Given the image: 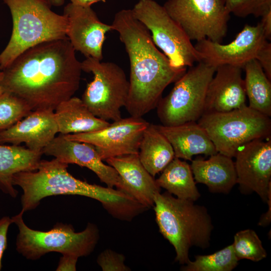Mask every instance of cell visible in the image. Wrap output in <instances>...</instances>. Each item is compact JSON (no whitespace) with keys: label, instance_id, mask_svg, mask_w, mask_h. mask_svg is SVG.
I'll return each mask as SVG.
<instances>
[{"label":"cell","instance_id":"6da1fadb","mask_svg":"<svg viewBox=\"0 0 271 271\" xmlns=\"http://www.w3.org/2000/svg\"><path fill=\"white\" fill-rule=\"evenodd\" d=\"M3 71L4 91L23 100L32 110H54L79 89L82 70L66 38L28 49Z\"/></svg>","mask_w":271,"mask_h":271},{"label":"cell","instance_id":"7a4b0ae2","mask_svg":"<svg viewBox=\"0 0 271 271\" xmlns=\"http://www.w3.org/2000/svg\"><path fill=\"white\" fill-rule=\"evenodd\" d=\"M111 26L118 33L129 59V91L125 107L131 116L142 117L157 107L165 89L186 70H178L171 65L131 9L117 12Z\"/></svg>","mask_w":271,"mask_h":271},{"label":"cell","instance_id":"3957f363","mask_svg":"<svg viewBox=\"0 0 271 271\" xmlns=\"http://www.w3.org/2000/svg\"><path fill=\"white\" fill-rule=\"evenodd\" d=\"M154 210L160 232L174 247L175 261L184 265L190 260V249L210 244L213 226L206 208L191 200L165 192L154 197Z\"/></svg>","mask_w":271,"mask_h":271},{"label":"cell","instance_id":"277c9868","mask_svg":"<svg viewBox=\"0 0 271 271\" xmlns=\"http://www.w3.org/2000/svg\"><path fill=\"white\" fill-rule=\"evenodd\" d=\"M13 20L10 40L0 54V67H8L28 49L46 41L67 38L68 22L44 0H3Z\"/></svg>","mask_w":271,"mask_h":271},{"label":"cell","instance_id":"5b68a950","mask_svg":"<svg viewBox=\"0 0 271 271\" xmlns=\"http://www.w3.org/2000/svg\"><path fill=\"white\" fill-rule=\"evenodd\" d=\"M68 164L54 158L40 161L37 169L15 174L14 186H19L23 192L21 196L22 211L35 209L45 197L57 195H77L108 204L112 191L108 187L91 184L76 179L67 170Z\"/></svg>","mask_w":271,"mask_h":271},{"label":"cell","instance_id":"8992f818","mask_svg":"<svg viewBox=\"0 0 271 271\" xmlns=\"http://www.w3.org/2000/svg\"><path fill=\"white\" fill-rule=\"evenodd\" d=\"M21 211L11 218L19 229L16 250L28 259L37 260L45 254L56 252L80 257L87 256L94 250L99 239L97 226L88 223L82 231L76 232L71 224L57 223L50 230L29 227Z\"/></svg>","mask_w":271,"mask_h":271},{"label":"cell","instance_id":"52a82bcc","mask_svg":"<svg viewBox=\"0 0 271 271\" xmlns=\"http://www.w3.org/2000/svg\"><path fill=\"white\" fill-rule=\"evenodd\" d=\"M269 117L246 105L227 112L204 113L198 123L217 153L232 158L245 144L270 138Z\"/></svg>","mask_w":271,"mask_h":271},{"label":"cell","instance_id":"ba28073f","mask_svg":"<svg viewBox=\"0 0 271 271\" xmlns=\"http://www.w3.org/2000/svg\"><path fill=\"white\" fill-rule=\"evenodd\" d=\"M81 67L82 71L93 75L82 95L85 105L104 120L121 118V108L125 107L129 91V82L124 70L115 63L92 57L81 62Z\"/></svg>","mask_w":271,"mask_h":271},{"label":"cell","instance_id":"9c48e42d","mask_svg":"<svg viewBox=\"0 0 271 271\" xmlns=\"http://www.w3.org/2000/svg\"><path fill=\"white\" fill-rule=\"evenodd\" d=\"M216 68L200 61L175 82L170 93L160 99L156 107L162 125L196 121L201 117L207 87Z\"/></svg>","mask_w":271,"mask_h":271},{"label":"cell","instance_id":"30bf717a","mask_svg":"<svg viewBox=\"0 0 271 271\" xmlns=\"http://www.w3.org/2000/svg\"><path fill=\"white\" fill-rule=\"evenodd\" d=\"M134 17L150 31L155 45L178 70H186L200 62L198 53L179 24L163 6L155 0H139L131 9Z\"/></svg>","mask_w":271,"mask_h":271},{"label":"cell","instance_id":"8fae6325","mask_svg":"<svg viewBox=\"0 0 271 271\" xmlns=\"http://www.w3.org/2000/svg\"><path fill=\"white\" fill-rule=\"evenodd\" d=\"M164 8L191 41L221 43L230 14L224 0H167Z\"/></svg>","mask_w":271,"mask_h":271},{"label":"cell","instance_id":"7c38bea8","mask_svg":"<svg viewBox=\"0 0 271 271\" xmlns=\"http://www.w3.org/2000/svg\"><path fill=\"white\" fill-rule=\"evenodd\" d=\"M150 123L142 117L120 118L93 132L64 135L69 140L92 145L103 161L125 155L138 154L140 144Z\"/></svg>","mask_w":271,"mask_h":271},{"label":"cell","instance_id":"4fadbf2b","mask_svg":"<svg viewBox=\"0 0 271 271\" xmlns=\"http://www.w3.org/2000/svg\"><path fill=\"white\" fill-rule=\"evenodd\" d=\"M266 40L260 23L256 25H245L235 39L227 44L208 39L194 45L200 61L217 67L230 65L243 68L249 61L255 59Z\"/></svg>","mask_w":271,"mask_h":271},{"label":"cell","instance_id":"5bb4252c","mask_svg":"<svg viewBox=\"0 0 271 271\" xmlns=\"http://www.w3.org/2000/svg\"><path fill=\"white\" fill-rule=\"evenodd\" d=\"M264 140H254L242 146L234 157V165L241 192H255L267 202L271 194V139Z\"/></svg>","mask_w":271,"mask_h":271},{"label":"cell","instance_id":"9a60e30c","mask_svg":"<svg viewBox=\"0 0 271 271\" xmlns=\"http://www.w3.org/2000/svg\"><path fill=\"white\" fill-rule=\"evenodd\" d=\"M68 22L67 37L75 51L85 57L103 59L102 46L111 25L102 23L91 7H81L70 3L64 8Z\"/></svg>","mask_w":271,"mask_h":271},{"label":"cell","instance_id":"2e32d148","mask_svg":"<svg viewBox=\"0 0 271 271\" xmlns=\"http://www.w3.org/2000/svg\"><path fill=\"white\" fill-rule=\"evenodd\" d=\"M42 153L66 164L86 167L107 187L116 188L125 193L124 185L117 171L103 162L95 147L89 143L69 140L60 134L44 148Z\"/></svg>","mask_w":271,"mask_h":271},{"label":"cell","instance_id":"e0dca14e","mask_svg":"<svg viewBox=\"0 0 271 271\" xmlns=\"http://www.w3.org/2000/svg\"><path fill=\"white\" fill-rule=\"evenodd\" d=\"M242 69L230 65L217 67L207 87L203 114L227 112L246 106Z\"/></svg>","mask_w":271,"mask_h":271},{"label":"cell","instance_id":"ac0fdd59","mask_svg":"<svg viewBox=\"0 0 271 271\" xmlns=\"http://www.w3.org/2000/svg\"><path fill=\"white\" fill-rule=\"evenodd\" d=\"M57 133L54 110H32L11 127L0 132V144L19 145L24 143L30 150L42 153Z\"/></svg>","mask_w":271,"mask_h":271},{"label":"cell","instance_id":"d6986e66","mask_svg":"<svg viewBox=\"0 0 271 271\" xmlns=\"http://www.w3.org/2000/svg\"><path fill=\"white\" fill-rule=\"evenodd\" d=\"M105 161L118 173L126 194L149 209L153 207L154 197L161 192V188L141 163L138 154L112 157Z\"/></svg>","mask_w":271,"mask_h":271},{"label":"cell","instance_id":"ffe728a7","mask_svg":"<svg viewBox=\"0 0 271 271\" xmlns=\"http://www.w3.org/2000/svg\"><path fill=\"white\" fill-rule=\"evenodd\" d=\"M156 126L171 144L175 157L191 161L194 155L210 156L217 153L206 131L196 121Z\"/></svg>","mask_w":271,"mask_h":271},{"label":"cell","instance_id":"44dd1931","mask_svg":"<svg viewBox=\"0 0 271 271\" xmlns=\"http://www.w3.org/2000/svg\"><path fill=\"white\" fill-rule=\"evenodd\" d=\"M191 169L196 183L206 185L212 193L228 194L237 184L234 162L231 158L219 153L208 160L191 161Z\"/></svg>","mask_w":271,"mask_h":271},{"label":"cell","instance_id":"7402d4cb","mask_svg":"<svg viewBox=\"0 0 271 271\" xmlns=\"http://www.w3.org/2000/svg\"><path fill=\"white\" fill-rule=\"evenodd\" d=\"M54 116L58 132L62 135L93 132L110 123L94 116L76 97L60 103L54 110Z\"/></svg>","mask_w":271,"mask_h":271},{"label":"cell","instance_id":"603a6c76","mask_svg":"<svg viewBox=\"0 0 271 271\" xmlns=\"http://www.w3.org/2000/svg\"><path fill=\"white\" fill-rule=\"evenodd\" d=\"M42 154L19 145L0 144V190L16 197L18 192L12 183L14 175L20 172L36 170Z\"/></svg>","mask_w":271,"mask_h":271},{"label":"cell","instance_id":"cb8c5ba5","mask_svg":"<svg viewBox=\"0 0 271 271\" xmlns=\"http://www.w3.org/2000/svg\"><path fill=\"white\" fill-rule=\"evenodd\" d=\"M138 155L143 166L153 177L162 172L175 158L170 142L156 125L151 123L144 131Z\"/></svg>","mask_w":271,"mask_h":271},{"label":"cell","instance_id":"d4e9b609","mask_svg":"<svg viewBox=\"0 0 271 271\" xmlns=\"http://www.w3.org/2000/svg\"><path fill=\"white\" fill-rule=\"evenodd\" d=\"M158 185L176 197L195 202L200 197L190 165L175 157L156 180Z\"/></svg>","mask_w":271,"mask_h":271},{"label":"cell","instance_id":"484cf974","mask_svg":"<svg viewBox=\"0 0 271 271\" xmlns=\"http://www.w3.org/2000/svg\"><path fill=\"white\" fill-rule=\"evenodd\" d=\"M246 95L249 107L270 117L271 116V83L256 59L248 62L243 68Z\"/></svg>","mask_w":271,"mask_h":271},{"label":"cell","instance_id":"4316f807","mask_svg":"<svg viewBox=\"0 0 271 271\" xmlns=\"http://www.w3.org/2000/svg\"><path fill=\"white\" fill-rule=\"evenodd\" d=\"M232 245L208 255H198L181 268L184 271H231L238 264Z\"/></svg>","mask_w":271,"mask_h":271},{"label":"cell","instance_id":"83f0119b","mask_svg":"<svg viewBox=\"0 0 271 271\" xmlns=\"http://www.w3.org/2000/svg\"><path fill=\"white\" fill-rule=\"evenodd\" d=\"M231 245L238 260L247 259L257 262L266 257L261 241L252 229H247L236 233Z\"/></svg>","mask_w":271,"mask_h":271},{"label":"cell","instance_id":"f1b7e54d","mask_svg":"<svg viewBox=\"0 0 271 271\" xmlns=\"http://www.w3.org/2000/svg\"><path fill=\"white\" fill-rule=\"evenodd\" d=\"M31 111L23 100L4 91L0 95V132L11 127Z\"/></svg>","mask_w":271,"mask_h":271},{"label":"cell","instance_id":"f546056e","mask_svg":"<svg viewBox=\"0 0 271 271\" xmlns=\"http://www.w3.org/2000/svg\"><path fill=\"white\" fill-rule=\"evenodd\" d=\"M230 14L244 18L250 15L261 17L271 10V0H224Z\"/></svg>","mask_w":271,"mask_h":271},{"label":"cell","instance_id":"4dcf8cb0","mask_svg":"<svg viewBox=\"0 0 271 271\" xmlns=\"http://www.w3.org/2000/svg\"><path fill=\"white\" fill-rule=\"evenodd\" d=\"M125 257L121 253L106 249L98 256L97 263L103 271H129L125 264Z\"/></svg>","mask_w":271,"mask_h":271},{"label":"cell","instance_id":"1f68e13d","mask_svg":"<svg viewBox=\"0 0 271 271\" xmlns=\"http://www.w3.org/2000/svg\"><path fill=\"white\" fill-rule=\"evenodd\" d=\"M255 59L261 66L268 78L271 80V43L268 41L260 48Z\"/></svg>","mask_w":271,"mask_h":271},{"label":"cell","instance_id":"d6a6232c","mask_svg":"<svg viewBox=\"0 0 271 271\" xmlns=\"http://www.w3.org/2000/svg\"><path fill=\"white\" fill-rule=\"evenodd\" d=\"M12 223V218L9 216H4L0 219V270L2 268L3 254L7 247L8 231Z\"/></svg>","mask_w":271,"mask_h":271},{"label":"cell","instance_id":"836d02e7","mask_svg":"<svg viewBox=\"0 0 271 271\" xmlns=\"http://www.w3.org/2000/svg\"><path fill=\"white\" fill-rule=\"evenodd\" d=\"M78 257L69 254H62L60 257L57 271H75Z\"/></svg>","mask_w":271,"mask_h":271},{"label":"cell","instance_id":"e575fe53","mask_svg":"<svg viewBox=\"0 0 271 271\" xmlns=\"http://www.w3.org/2000/svg\"><path fill=\"white\" fill-rule=\"evenodd\" d=\"M260 22L264 34L267 40L271 39V10L268 11L261 17Z\"/></svg>","mask_w":271,"mask_h":271},{"label":"cell","instance_id":"d590c367","mask_svg":"<svg viewBox=\"0 0 271 271\" xmlns=\"http://www.w3.org/2000/svg\"><path fill=\"white\" fill-rule=\"evenodd\" d=\"M74 5L81 7H91V6L99 2H105L106 0H70Z\"/></svg>","mask_w":271,"mask_h":271},{"label":"cell","instance_id":"8d00e7d4","mask_svg":"<svg viewBox=\"0 0 271 271\" xmlns=\"http://www.w3.org/2000/svg\"><path fill=\"white\" fill-rule=\"evenodd\" d=\"M50 6L60 7L64 4L65 0H44Z\"/></svg>","mask_w":271,"mask_h":271},{"label":"cell","instance_id":"74e56055","mask_svg":"<svg viewBox=\"0 0 271 271\" xmlns=\"http://www.w3.org/2000/svg\"><path fill=\"white\" fill-rule=\"evenodd\" d=\"M3 76H4V72L0 67V82L2 81L3 78Z\"/></svg>","mask_w":271,"mask_h":271},{"label":"cell","instance_id":"f35d334b","mask_svg":"<svg viewBox=\"0 0 271 271\" xmlns=\"http://www.w3.org/2000/svg\"><path fill=\"white\" fill-rule=\"evenodd\" d=\"M4 92L3 89L2 88V87L0 86V95L2 94Z\"/></svg>","mask_w":271,"mask_h":271}]
</instances>
